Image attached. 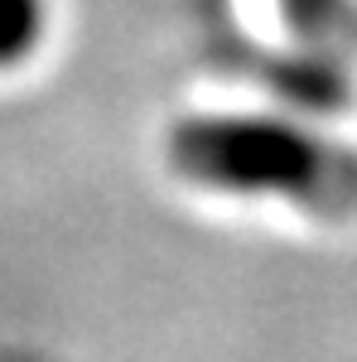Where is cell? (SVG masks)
I'll return each instance as SVG.
<instances>
[{"label":"cell","instance_id":"6da1fadb","mask_svg":"<svg viewBox=\"0 0 357 362\" xmlns=\"http://www.w3.org/2000/svg\"><path fill=\"white\" fill-rule=\"evenodd\" d=\"M179 179L247 198H285L314 218L357 213V150L280 116H189L165 140Z\"/></svg>","mask_w":357,"mask_h":362},{"label":"cell","instance_id":"7a4b0ae2","mask_svg":"<svg viewBox=\"0 0 357 362\" xmlns=\"http://www.w3.org/2000/svg\"><path fill=\"white\" fill-rule=\"evenodd\" d=\"M280 10L314 54L338 63L357 54V0H280Z\"/></svg>","mask_w":357,"mask_h":362},{"label":"cell","instance_id":"3957f363","mask_svg":"<svg viewBox=\"0 0 357 362\" xmlns=\"http://www.w3.org/2000/svg\"><path fill=\"white\" fill-rule=\"evenodd\" d=\"M49 29V0H0V68L25 63Z\"/></svg>","mask_w":357,"mask_h":362}]
</instances>
